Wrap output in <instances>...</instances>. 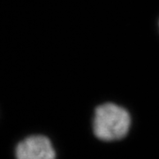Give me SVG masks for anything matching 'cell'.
<instances>
[{
  "mask_svg": "<svg viewBox=\"0 0 159 159\" xmlns=\"http://www.w3.org/2000/svg\"><path fill=\"white\" fill-rule=\"evenodd\" d=\"M130 125V114L116 103H102L95 111L93 131L101 141L114 142L124 138L128 134Z\"/></svg>",
  "mask_w": 159,
  "mask_h": 159,
  "instance_id": "obj_1",
  "label": "cell"
},
{
  "mask_svg": "<svg viewBox=\"0 0 159 159\" xmlns=\"http://www.w3.org/2000/svg\"><path fill=\"white\" fill-rule=\"evenodd\" d=\"M17 159H56V151L49 138L32 135L20 142L16 147Z\"/></svg>",
  "mask_w": 159,
  "mask_h": 159,
  "instance_id": "obj_2",
  "label": "cell"
}]
</instances>
